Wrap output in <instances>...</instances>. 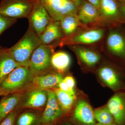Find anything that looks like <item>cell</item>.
<instances>
[{
    "label": "cell",
    "mask_w": 125,
    "mask_h": 125,
    "mask_svg": "<svg viewBox=\"0 0 125 125\" xmlns=\"http://www.w3.org/2000/svg\"><path fill=\"white\" fill-rule=\"evenodd\" d=\"M77 17L82 24L89 28H108L98 9L85 0H82L78 6Z\"/></svg>",
    "instance_id": "ba28073f"
},
{
    "label": "cell",
    "mask_w": 125,
    "mask_h": 125,
    "mask_svg": "<svg viewBox=\"0 0 125 125\" xmlns=\"http://www.w3.org/2000/svg\"><path fill=\"white\" fill-rule=\"evenodd\" d=\"M17 114V111L14 110L0 122V125H15Z\"/></svg>",
    "instance_id": "4316f807"
},
{
    "label": "cell",
    "mask_w": 125,
    "mask_h": 125,
    "mask_svg": "<svg viewBox=\"0 0 125 125\" xmlns=\"http://www.w3.org/2000/svg\"><path fill=\"white\" fill-rule=\"evenodd\" d=\"M123 25L109 28L106 44L110 54L125 67V28Z\"/></svg>",
    "instance_id": "5b68a950"
},
{
    "label": "cell",
    "mask_w": 125,
    "mask_h": 125,
    "mask_svg": "<svg viewBox=\"0 0 125 125\" xmlns=\"http://www.w3.org/2000/svg\"><path fill=\"white\" fill-rule=\"evenodd\" d=\"M39 37L30 26L19 41L8 51L21 66L29 67L32 55L42 44Z\"/></svg>",
    "instance_id": "6da1fadb"
},
{
    "label": "cell",
    "mask_w": 125,
    "mask_h": 125,
    "mask_svg": "<svg viewBox=\"0 0 125 125\" xmlns=\"http://www.w3.org/2000/svg\"><path fill=\"white\" fill-rule=\"evenodd\" d=\"M28 19L29 26L38 36L43 33L53 20L42 5L36 0Z\"/></svg>",
    "instance_id": "30bf717a"
},
{
    "label": "cell",
    "mask_w": 125,
    "mask_h": 125,
    "mask_svg": "<svg viewBox=\"0 0 125 125\" xmlns=\"http://www.w3.org/2000/svg\"><path fill=\"white\" fill-rule=\"evenodd\" d=\"M56 47L53 43L42 44L33 52L29 68L34 75L46 73L52 68L51 60Z\"/></svg>",
    "instance_id": "277c9868"
},
{
    "label": "cell",
    "mask_w": 125,
    "mask_h": 125,
    "mask_svg": "<svg viewBox=\"0 0 125 125\" xmlns=\"http://www.w3.org/2000/svg\"><path fill=\"white\" fill-rule=\"evenodd\" d=\"M75 125H96L94 111L89 104L83 99L78 101L71 117Z\"/></svg>",
    "instance_id": "8fae6325"
},
{
    "label": "cell",
    "mask_w": 125,
    "mask_h": 125,
    "mask_svg": "<svg viewBox=\"0 0 125 125\" xmlns=\"http://www.w3.org/2000/svg\"><path fill=\"white\" fill-rule=\"evenodd\" d=\"M17 20L0 13V36L4 31L14 24Z\"/></svg>",
    "instance_id": "484cf974"
},
{
    "label": "cell",
    "mask_w": 125,
    "mask_h": 125,
    "mask_svg": "<svg viewBox=\"0 0 125 125\" xmlns=\"http://www.w3.org/2000/svg\"><path fill=\"white\" fill-rule=\"evenodd\" d=\"M34 75L29 68L19 66L15 68L0 83L1 96L15 93L32 83Z\"/></svg>",
    "instance_id": "7a4b0ae2"
},
{
    "label": "cell",
    "mask_w": 125,
    "mask_h": 125,
    "mask_svg": "<svg viewBox=\"0 0 125 125\" xmlns=\"http://www.w3.org/2000/svg\"><path fill=\"white\" fill-rule=\"evenodd\" d=\"M107 106L117 125H125V91L116 92L108 101Z\"/></svg>",
    "instance_id": "7c38bea8"
},
{
    "label": "cell",
    "mask_w": 125,
    "mask_h": 125,
    "mask_svg": "<svg viewBox=\"0 0 125 125\" xmlns=\"http://www.w3.org/2000/svg\"><path fill=\"white\" fill-rule=\"evenodd\" d=\"M15 93L4 96L0 101V122L11 112L15 110L21 99Z\"/></svg>",
    "instance_id": "d6986e66"
},
{
    "label": "cell",
    "mask_w": 125,
    "mask_h": 125,
    "mask_svg": "<svg viewBox=\"0 0 125 125\" xmlns=\"http://www.w3.org/2000/svg\"><path fill=\"white\" fill-rule=\"evenodd\" d=\"M42 114H38L32 112L23 113L17 114L15 125H38Z\"/></svg>",
    "instance_id": "7402d4cb"
},
{
    "label": "cell",
    "mask_w": 125,
    "mask_h": 125,
    "mask_svg": "<svg viewBox=\"0 0 125 125\" xmlns=\"http://www.w3.org/2000/svg\"><path fill=\"white\" fill-rule=\"evenodd\" d=\"M19 66L8 48L0 47V83L14 69Z\"/></svg>",
    "instance_id": "9a60e30c"
},
{
    "label": "cell",
    "mask_w": 125,
    "mask_h": 125,
    "mask_svg": "<svg viewBox=\"0 0 125 125\" xmlns=\"http://www.w3.org/2000/svg\"><path fill=\"white\" fill-rule=\"evenodd\" d=\"M54 92L63 114L67 113L72 107L75 96L63 92L59 88L56 89Z\"/></svg>",
    "instance_id": "44dd1931"
},
{
    "label": "cell",
    "mask_w": 125,
    "mask_h": 125,
    "mask_svg": "<svg viewBox=\"0 0 125 125\" xmlns=\"http://www.w3.org/2000/svg\"><path fill=\"white\" fill-rule=\"evenodd\" d=\"M99 11L109 28L125 25V19L115 0H100Z\"/></svg>",
    "instance_id": "9c48e42d"
},
{
    "label": "cell",
    "mask_w": 125,
    "mask_h": 125,
    "mask_svg": "<svg viewBox=\"0 0 125 125\" xmlns=\"http://www.w3.org/2000/svg\"><path fill=\"white\" fill-rule=\"evenodd\" d=\"M118 4L120 11L125 19V5L119 3H118Z\"/></svg>",
    "instance_id": "4dcf8cb0"
},
{
    "label": "cell",
    "mask_w": 125,
    "mask_h": 125,
    "mask_svg": "<svg viewBox=\"0 0 125 125\" xmlns=\"http://www.w3.org/2000/svg\"><path fill=\"white\" fill-rule=\"evenodd\" d=\"M71 0L76 5L77 7H78V6L80 4L82 0Z\"/></svg>",
    "instance_id": "1f68e13d"
},
{
    "label": "cell",
    "mask_w": 125,
    "mask_h": 125,
    "mask_svg": "<svg viewBox=\"0 0 125 125\" xmlns=\"http://www.w3.org/2000/svg\"><path fill=\"white\" fill-rule=\"evenodd\" d=\"M47 91L36 89L31 91L26 96L23 104L24 108H37L46 105Z\"/></svg>",
    "instance_id": "e0dca14e"
},
{
    "label": "cell",
    "mask_w": 125,
    "mask_h": 125,
    "mask_svg": "<svg viewBox=\"0 0 125 125\" xmlns=\"http://www.w3.org/2000/svg\"><path fill=\"white\" fill-rule=\"evenodd\" d=\"M39 38L42 44L49 45L64 38L60 21L53 20Z\"/></svg>",
    "instance_id": "2e32d148"
},
{
    "label": "cell",
    "mask_w": 125,
    "mask_h": 125,
    "mask_svg": "<svg viewBox=\"0 0 125 125\" xmlns=\"http://www.w3.org/2000/svg\"><path fill=\"white\" fill-rule=\"evenodd\" d=\"M47 100L46 106L55 110L57 111L62 112L63 113L58 103L55 92L49 90H47Z\"/></svg>",
    "instance_id": "d4e9b609"
},
{
    "label": "cell",
    "mask_w": 125,
    "mask_h": 125,
    "mask_svg": "<svg viewBox=\"0 0 125 125\" xmlns=\"http://www.w3.org/2000/svg\"><path fill=\"white\" fill-rule=\"evenodd\" d=\"M67 47L74 52L81 62L89 67L95 66L101 60L98 52L84 45H70Z\"/></svg>",
    "instance_id": "4fadbf2b"
},
{
    "label": "cell",
    "mask_w": 125,
    "mask_h": 125,
    "mask_svg": "<svg viewBox=\"0 0 125 125\" xmlns=\"http://www.w3.org/2000/svg\"><path fill=\"white\" fill-rule=\"evenodd\" d=\"M1 96V94L0 93V96Z\"/></svg>",
    "instance_id": "8d00e7d4"
},
{
    "label": "cell",
    "mask_w": 125,
    "mask_h": 125,
    "mask_svg": "<svg viewBox=\"0 0 125 125\" xmlns=\"http://www.w3.org/2000/svg\"><path fill=\"white\" fill-rule=\"evenodd\" d=\"M60 22L64 38L70 37L81 30L89 28L81 23L76 15L66 16Z\"/></svg>",
    "instance_id": "ac0fdd59"
},
{
    "label": "cell",
    "mask_w": 125,
    "mask_h": 125,
    "mask_svg": "<svg viewBox=\"0 0 125 125\" xmlns=\"http://www.w3.org/2000/svg\"><path fill=\"white\" fill-rule=\"evenodd\" d=\"M71 62L70 57L64 52H54L52 56L51 63L52 68L60 72L66 71L69 67Z\"/></svg>",
    "instance_id": "ffe728a7"
},
{
    "label": "cell",
    "mask_w": 125,
    "mask_h": 125,
    "mask_svg": "<svg viewBox=\"0 0 125 125\" xmlns=\"http://www.w3.org/2000/svg\"><path fill=\"white\" fill-rule=\"evenodd\" d=\"M35 1V0H1L0 13L17 19H28Z\"/></svg>",
    "instance_id": "52a82bcc"
},
{
    "label": "cell",
    "mask_w": 125,
    "mask_h": 125,
    "mask_svg": "<svg viewBox=\"0 0 125 125\" xmlns=\"http://www.w3.org/2000/svg\"><path fill=\"white\" fill-rule=\"evenodd\" d=\"M62 112H58L46 106L39 120V124H54L62 116Z\"/></svg>",
    "instance_id": "603a6c76"
},
{
    "label": "cell",
    "mask_w": 125,
    "mask_h": 125,
    "mask_svg": "<svg viewBox=\"0 0 125 125\" xmlns=\"http://www.w3.org/2000/svg\"><path fill=\"white\" fill-rule=\"evenodd\" d=\"M54 124H40L38 125H54Z\"/></svg>",
    "instance_id": "d590c367"
},
{
    "label": "cell",
    "mask_w": 125,
    "mask_h": 125,
    "mask_svg": "<svg viewBox=\"0 0 125 125\" xmlns=\"http://www.w3.org/2000/svg\"><path fill=\"white\" fill-rule=\"evenodd\" d=\"M61 125H75L69 122H65L62 124Z\"/></svg>",
    "instance_id": "e575fe53"
},
{
    "label": "cell",
    "mask_w": 125,
    "mask_h": 125,
    "mask_svg": "<svg viewBox=\"0 0 125 125\" xmlns=\"http://www.w3.org/2000/svg\"><path fill=\"white\" fill-rule=\"evenodd\" d=\"M96 125H117L116 123H112V124H107V125H104V124H101V123H97Z\"/></svg>",
    "instance_id": "836d02e7"
},
{
    "label": "cell",
    "mask_w": 125,
    "mask_h": 125,
    "mask_svg": "<svg viewBox=\"0 0 125 125\" xmlns=\"http://www.w3.org/2000/svg\"><path fill=\"white\" fill-rule=\"evenodd\" d=\"M117 2L125 5V0H115Z\"/></svg>",
    "instance_id": "d6a6232c"
},
{
    "label": "cell",
    "mask_w": 125,
    "mask_h": 125,
    "mask_svg": "<svg viewBox=\"0 0 125 125\" xmlns=\"http://www.w3.org/2000/svg\"><path fill=\"white\" fill-rule=\"evenodd\" d=\"M58 88L63 92L70 94L73 96H75V92L74 89L71 88L67 86L63 80L58 84Z\"/></svg>",
    "instance_id": "83f0119b"
},
{
    "label": "cell",
    "mask_w": 125,
    "mask_h": 125,
    "mask_svg": "<svg viewBox=\"0 0 125 125\" xmlns=\"http://www.w3.org/2000/svg\"><path fill=\"white\" fill-rule=\"evenodd\" d=\"M63 79L60 73H46L34 75L32 83L37 89L46 90L58 85Z\"/></svg>",
    "instance_id": "5bb4252c"
},
{
    "label": "cell",
    "mask_w": 125,
    "mask_h": 125,
    "mask_svg": "<svg viewBox=\"0 0 125 125\" xmlns=\"http://www.w3.org/2000/svg\"><path fill=\"white\" fill-rule=\"evenodd\" d=\"M94 117L98 123L104 125L116 123L114 117L107 106L95 109Z\"/></svg>",
    "instance_id": "cb8c5ba5"
},
{
    "label": "cell",
    "mask_w": 125,
    "mask_h": 125,
    "mask_svg": "<svg viewBox=\"0 0 125 125\" xmlns=\"http://www.w3.org/2000/svg\"><path fill=\"white\" fill-rule=\"evenodd\" d=\"M46 9L54 20L60 21L68 15L77 16L78 7L71 0H36Z\"/></svg>",
    "instance_id": "8992f818"
},
{
    "label": "cell",
    "mask_w": 125,
    "mask_h": 125,
    "mask_svg": "<svg viewBox=\"0 0 125 125\" xmlns=\"http://www.w3.org/2000/svg\"><path fill=\"white\" fill-rule=\"evenodd\" d=\"M105 28L81 29L70 37L63 38L53 43L56 47L70 45H90L101 41L105 36Z\"/></svg>",
    "instance_id": "3957f363"
},
{
    "label": "cell",
    "mask_w": 125,
    "mask_h": 125,
    "mask_svg": "<svg viewBox=\"0 0 125 125\" xmlns=\"http://www.w3.org/2000/svg\"><path fill=\"white\" fill-rule=\"evenodd\" d=\"M94 6L99 10L100 6V0H85Z\"/></svg>",
    "instance_id": "f546056e"
},
{
    "label": "cell",
    "mask_w": 125,
    "mask_h": 125,
    "mask_svg": "<svg viewBox=\"0 0 125 125\" xmlns=\"http://www.w3.org/2000/svg\"><path fill=\"white\" fill-rule=\"evenodd\" d=\"M63 80L68 87H69L71 88L74 89L75 85V81L72 76H66L63 79Z\"/></svg>",
    "instance_id": "f1b7e54d"
}]
</instances>
